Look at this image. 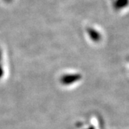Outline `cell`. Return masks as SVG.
<instances>
[{"mask_svg":"<svg viewBox=\"0 0 129 129\" xmlns=\"http://www.w3.org/2000/svg\"><path fill=\"white\" fill-rule=\"evenodd\" d=\"M4 75V68H3V62H2V52L0 49V79Z\"/></svg>","mask_w":129,"mask_h":129,"instance_id":"7a4b0ae2","label":"cell"},{"mask_svg":"<svg viewBox=\"0 0 129 129\" xmlns=\"http://www.w3.org/2000/svg\"><path fill=\"white\" fill-rule=\"evenodd\" d=\"M82 78L80 74H65L60 77V83L62 85H70L79 81Z\"/></svg>","mask_w":129,"mask_h":129,"instance_id":"6da1fadb","label":"cell"},{"mask_svg":"<svg viewBox=\"0 0 129 129\" xmlns=\"http://www.w3.org/2000/svg\"><path fill=\"white\" fill-rule=\"evenodd\" d=\"M89 129H93V128H89Z\"/></svg>","mask_w":129,"mask_h":129,"instance_id":"3957f363","label":"cell"}]
</instances>
